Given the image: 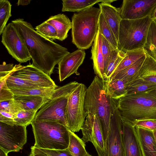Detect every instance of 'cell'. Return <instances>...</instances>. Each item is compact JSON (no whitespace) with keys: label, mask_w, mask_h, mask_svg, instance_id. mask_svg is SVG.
<instances>
[{"label":"cell","mask_w":156,"mask_h":156,"mask_svg":"<svg viewBox=\"0 0 156 156\" xmlns=\"http://www.w3.org/2000/svg\"><path fill=\"white\" fill-rule=\"evenodd\" d=\"M12 22L26 42L32 65L50 76L55 66L70 53L68 49L40 34L30 23L23 19Z\"/></svg>","instance_id":"1"},{"label":"cell","mask_w":156,"mask_h":156,"mask_svg":"<svg viewBox=\"0 0 156 156\" xmlns=\"http://www.w3.org/2000/svg\"><path fill=\"white\" fill-rule=\"evenodd\" d=\"M112 99L107 93L104 80L96 76L87 88L84 102L86 116L96 114L100 120L105 144L110 130Z\"/></svg>","instance_id":"2"},{"label":"cell","mask_w":156,"mask_h":156,"mask_svg":"<svg viewBox=\"0 0 156 156\" xmlns=\"http://www.w3.org/2000/svg\"><path fill=\"white\" fill-rule=\"evenodd\" d=\"M117 107L122 120L128 123L156 120V97L149 93L126 94L117 100Z\"/></svg>","instance_id":"3"},{"label":"cell","mask_w":156,"mask_h":156,"mask_svg":"<svg viewBox=\"0 0 156 156\" xmlns=\"http://www.w3.org/2000/svg\"><path fill=\"white\" fill-rule=\"evenodd\" d=\"M99 8L91 7L74 13L72 17V42L79 49L90 48L99 29Z\"/></svg>","instance_id":"4"},{"label":"cell","mask_w":156,"mask_h":156,"mask_svg":"<svg viewBox=\"0 0 156 156\" xmlns=\"http://www.w3.org/2000/svg\"><path fill=\"white\" fill-rule=\"evenodd\" d=\"M31 125L35 139L34 147L57 150L68 147L69 129L65 126L55 121L34 120Z\"/></svg>","instance_id":"5"},{"label":"cell","mask_w":156,"mask_h":156,"mask_svg":"<svg viewBox=\"0 0 156 156\" xmlns=\"http://www.w3.org/2000/svg\"><path fill=\"white\" fill-rule=\"evenodd\" d=\"M152 20L149 16L135 20L122 19L118 41L119 50L126 53L143 48Z\"/></svg>","instance_id":"6"},{"label":"cell","mask_w":156,"mask_h":156,"mask_svg":"<svg viewBox=\"0 0 156 156\" xmlns=\"http://www.w3.org/2000/svg\"><path fill=\"white\" fill-rule=\"evenodd\" d=\"M87 88L80 83L71 94L68 101L66 115L69 129L78 132L83 125L86 117L84 102Z\"/></svg>","instance_id":"7"},{"label":"cell","mask_w":156,"mask_h":156,"mask_svg":"<svg viewBox=\"0 0 156 156\" xmlns=\"http://www.w3.org/2000/svg\"><path fill=\"white\" fill-rule=\"evenodd\" d=\"M71 93L61 95L53 93L50 99L37 112L33 120L55 121L68 128L66 112L68 99Z\"/></svg>","instance_id":"8"},{"label":"cell","mask_w":156,"mask_h":156,"mask_svg":"<svg viewBox=\"0 0 156 156\" xmlns=\"http://www.w3.org/2000/svg\"><path fill=\"white\" fill-rule=\"evenodd\" d=\"M2 34L1 42L13 58L20 63L31 59L25 42L12 22L6 25Z\"/></svg>","instance_id":"9"},{"label":"cell","mask_w":156,"mask_h":156,"mask_svg":"<svg viewBox=\"0 0 156 156\" xmlns=\"http://www.w3.org/2000/svg\"><path fill=\"white\" fill-rule=\"evenodd\" d=\"M27 127L0 122V148L8 154L22 150L27 142Z\"/></svg>","instance_id":"10"},{"label":"cell","mask_w":156,"mask_h":156,"mask_svg":"<svg viewBox=\"0 0 156 156\" xmlns=\"http://www.w3.org/2000/svg\"><path fill=\"white\" fill-rule=\"evenodd\" d=\"M122 129V117L117 107V100L113 99L110 128L105 144L106 156H124Z\"/></svg>","instance_id":"11"},{"label":"cell","mask_w":156,"mask_h":156,"mask_svg":"<svg viewBox=\"0 0 156 156\" xmlns=\"http://www.w3.org/2000/svg\"><path fill=\"white\" fill-rule=\"evenodd\" d=\"M81 130L83 134L81 139L85 143L91 142L98 156H106L103 131L98 116L93 114L88 115Z\"/></svg>","instance_id":"12"},{"label":"cell","mask_w":156,"mask_h":156,"mask_svg":"<svg viewBox=\"0 0 156 156\" xmlns=\"http://www.w3.org/2000/svg\"><path fill=\"white\" fill-rule=\"evenodd\" d=\"M156 6V0H124L117 8L122 19L135 20L150 16Z\"/></svg>","instance_id":"13"},{"label":"cell","mask_w":156,"mask_h":156,"mask_svg":"<svg viewBox=\"0 0 156 156\" xmlns=\"http://www.w3.org/2000/svg\"><path fill=\"white\" fill-rule=\"evenodd\" d=\"M12 75L29 81L42 88L57 86L50 76L32 64L25 66L21 65Z\"/></svg>","instance_id":"14"},{"label":"cell","mask_w":156,"mask_h":156,"mask_svg":"<svg viewBox=\"0 0 156 156\" xmlns=\"http://www.w3.org/2000/svg\"><path fill=\"white\" fill-rule=\"evenodd\" d=\"M84 50L78 49L65 56L58 64L59 78L62 82L76 73L84 60Z\"/></svg>","instance_id":"15"},{"label":"cell","mask_w":156,"mask_h":156,"mask_svg":"<svg viewBox=\"0 0 156 156\" xmlns=\"http://www.w3.org/2000/svg\"><path fill=\"white\" fill-rule=\"evenodd\" d=\"M122 121L124 156H142L135 126Z\"/></svg>","instance_id":"16"},{"label":"cell","mask_w":156,"mask_h":156,"mask_svg":"<svg viewBox=\"0 0 156 156\" xmlns=\"http://www.w3.org/2000/svg\"><path fill=\"white\" fill-rule=\"evenodd\" d=\"M142 156H156V142L153 131L135 126Z\"/></svg>","instance_id":"17"},{"label":"cell","mask_w":156,"mask_h":156,"mask_svg":"<svg viewBox=\"0 0 156 156\" xmlns=\"http://www.w3.org/2000/svg\"><path fill=\"white\" fill-rule=\"evenodd\" d=\"M101 34L98 29L91 49V59L93 60L94 73L99 78L104 80L106 70L101 46Z\"/></svg>","instance_id":"18"},{"label":"cell","mask_w":156,"mask_h":156,"mask_svg":"<svg viewBox=\"0 0 156 156\" xmlns=\"http://www.w3.org/2000/svg\"><path fill=\"white\" fill-rule=\"evenodd\" d=\"M101 12L105 21L112 28L118 41L119 27L122 20L117 8L111 4L101 2L98 4Z\"/></svg>","instance_id":"19"},{"label":"cell","mask_w":156,"mask_h":156,"mask_svg":"<svg viewBox=\"0 0 156 156\" xmlns=\"http://www.w3.org/2000/svg\"><path fill=\"white\" fill-rule=\"evenodd\" d=\"M56 29L58 33L57 39L62 41L68 37V33L72 28V24L69 19L63 14L51 16L45 21Z\"/></svg>","instance_id":"20"},{"label":"cell","mask_w":156,"mask_h":156,"mask_svg":"<svg viewBox=\"0 0 156 156\" xmlns=\"http://www.w3.org/2000/svg\"><path fill=\"white\" fill-rule=\"evenodd\" d=\"M13 99L22 110L37 112L50 99L31 95L14 96Z\"/></svg>","instance_id":"21"},{"label":"cell","mask_w":156,"mask_h":156,"mask_svg":"<svg viewBox=\"0 0 156 156\" xmlns=\"http://www.w3.org/2000/svg\"><path fill=\"white\" fill-rule=\"evenodd\" d=\"M146 57V54L143 55L133 64L121 71L110 80L114 79L122 80L127 86L129 83L138 77V73Z\"/></svg>","instance_id":"22"},{"label":"cell","mask_w":156,"mask_h":156,"mask_svg":"<svg viewBox=\"0 0 156 156\" xmlns=\"http://www.w3.org/2000/svg\"><path fill=\"white\" fill-rule=\"evenodd\" d=\"M104 80L107 93L111 98L118 100L127 94V86L123 80L119 79Z\"/></svg>","instance_id":"23"},{"label":"cell","mask_w":156,"mask_h":156,"mask_svg":"<svg viewBox=\"0 0 156 156\" xmlns=\"http://www.w3.org/2000/svg\"><path fill=\"white\" fill-rule=\"evenodd\" d=\"M146 55L144 61L138 73L137 77L156 83V61Z\"/></svg>","instance_id":"24"},{"label":"cell","mask_w":156,"mask_h":156,"mask_svg":"<svg viewBox=\"0 0 156 156\" xmlns=\"http://www.w3.org/2000/svg\"><path fill=\"white\" fill-rule=\"evenodd\" d=\"M105 0H63L62 11L79 12L92 7L95 4L103 2Z\"/></svg>","instance_id":"25"},{"label":"cell","mask_w":156,"mask_h":156,"mask_svg":"<svg viewBox=\"0 0 156 156\" xmlns=\"http://www.w3.org/2000/svg\"><path fill=\"white\" fill-rule=\"evenodd\" d=\"M145 55L146 54L143 48L126 52L124 57L113 73L108 81L112 79L121 71L129 66Z\"/></svg>","instance_id":"26"},{"label":"cell","mask_w":156,"mask_h":156,"mask_svg":"<svg viewBox=\"0 0 156 156\" xmlns=\"http://www.w3.org/2000/svg\"><path fill=\"white\" fill-rule=\"evenodd\" d=\"M156 89V83L137 78L127 85V94L148 93Z\"/></svg>","instance_id":"27"},{"label":"cell","mask_w":156,"mask_h":156,"mask_svg":"<svg viewBox=\"0 0 156 156\" xmlns=\"http://www.w3.org/2000/svg\"><path fill=\"white\" fill-rule=\"evenodd\" d=\"M143 49L146 55L156 61V20L151 23Z\"/></svg>","instance_id":"28"},{"label":"cell","mask_w":156,"mask_h":156,"mask_svg":"<svg viewBox=\"0 0 156 156\" xmlns=\"http://www.w3.org/2000/svg\"><path fill=\"white\" fill-rule=\"evenodd\" d=\"M57 86L48 88H40L27 89H11L14 96H40L50 99Z\"/></svg>","instance_id":"29"},{"label":"cell","mask_w":156,"mask_h":156,"mask_svg":"<svg viewBox=\"0 0 156 156\" xmlns=\"http://www.w3.org/2000/svg\"><path fill=\"white\" fill-rule=\"evenodd\" d=\"M69 140L68 148L73 156H85L88 153L84 141L74 133L69 130Z\"/></svg>","instance_id":"30"},{"label":"cell","mask_w":156,"mask_h":156,"mask_svg":"<svg viewBox=\"0 0 156 156\" xmlns=\"http://www.w3.org/2000/svg\"><path fill=\"white\" fill-rule=\"evenodd\" d=\"M99 30L104 37L115 49H118V41L112 28L101 12L99 20Z\"/></svg>","instance_id":"31"},{"label":"cell","mask_w":156,"mask_h":156,"mask_svg":"<svg viewBox=\"0 0 156 156\" xmlns=\"http://www.w3.org/2000/svg\"><path fill=\"white\" fill-rule=\"evenodd\" d=\"M6 83L10 89H27L42 88L29 81L13 76L12 75L7 78Z\"/></svg>","instance_id":"32"},{"label":"cell","mask_w":156,"mask_h":156,"mask_svg":"<svg viewBox=\"0 0 156 156\" xmlns=\"http://www.w3.org/2000/svg\"><path fill=\"white\" fill-rule=\"evenodd\" d=\"M125 54V53L119 51L118 49L112 51L111 57L105 73L104 80H109L113 73L124 57Z\"/></svg>","instance_id":"33"},{"label":"cell","mask_w":156,"mask_h":156,"mask_svg":"<svg viewBox=\"0 0 156 156\" xmlns=\"http://www.w3.org/2000/svg\"><path fill=\"white\" fill-rule=\"evenodd\" d=\"M12 5L7 0H0V35L6 25L9 18L12 16Z\"/></svg>","instance_id":"34"},{"label":"cell","mask_w":156,"mask_h":156,"mask_svg":"<svg viewBox=\"0 0 156 156\" xmlns=\"http://www.w3.org/2000/svg\"><path fill=\"white\" fill-rule=\"evenodd\" d=\"M37 112L22 110L15 114L14 125L27 126L31 124Z\"/></svg>","instance_id":"35"},{"label":"cell","mask_w":156,"mask_h":156,"mask_svg":"<svg viewBox=\"0 0 156 156\" xmlns=\"http://www.w3.org/2000/svg\"><path fill=\"white\" fill-rule=\"evenodd\" d=\"M35 29L38 33L48 39L52 41L57 39L58 33L56 29L45 21L36 26Z\"/></svg>","instance_id":"36"},{"label":"cell","mask_w":156,"mask_h":156,"mask_svg":"<svg viewBox=\"0 0 156 156\" xmlns=\"http://www.w3.org/2000/svg\"><path fill=\"white\" fill-rule=\"evenodd\" d=\"M101 46L106 71L111 57L112 52L115 49L101 34Z\"/></svg>","instance_id":"37"},{"label":"cell","mask_w":156,"mask_h":156,"mask_svg":"<svg viewBox=\"0 0 156 156\" xmlns=\"http://www.w3.org/2000/svg\"><path fill=\"white\" fill-rule=\"evenodd\" d=\"M21 65L20 64L13 66V64H6L3 62L0 65V80L8 77L18 69Z\"/></svg>","instance_id":"38"},{"label":"cell","mask_w":156,"mask_h":156,"mask_svg":"<svg viewBox=\"0 0 156 156\" xmlns=\"http://www.w3.org/2000/svg\"><path fill=\"white\" fill-rule=\"evenodd\" d=\"M0 110L16 114L22 110L14 100L0 101Z\"/></svg>","instance_id":"39"},{"label":"cell","mask_w":156,"mask_h":156,"mask_svg":"<svg viewBox=\"0 0 156 156\" xmlns=\"http://www.w3.org/2000/svg\"><path fill=\"white\" fill-rule=\"evenodd\" d=\"M14 95L8 87L6 80H0V101L12 100Z\"/></svg>","instance_id":"40"},{"label":"cell","mask_w":156,"mask_h":156,"mask_svg":"<svg viewBox=\"0 0 156 156\" xmlns=\"http://www.w3.org/2000/svg\"><path fill=\"white\" fill-rule=\"evenodd\" d=\"M131 124L135 126L141 127L153 131L156 129V120H137L133 122Z\"/></svg>","instance_id":"41"},{"label":"cell","mask_w":156,"mask_h":156,"mask_svg":"<svg viewBox=\"0 0 156 156\" xmlns=\"http://www.w3.org/2000/svg\"><path fill=\"white\" fill-rule=\"evenodd\" d=\"M39 149L49 156H73L68 148L63 150Z\"/></svg>","instance_id":"42"},{"label":"cell","mask_w":156,"mask_h":156,"mask_svg":"<svg viewBox=\"0 0 156 156\" xmlns=\"http://www.w3.org/2000/svg\"><path fill=\"white\" fill-rule=\"evenodd\" d=\"M15 114L11 112L0 110V122L11 125H14Z\"/></svg>","instance_id":"43"},{"label":"cell","mask_w":156,"mask_h":156,"mask_svg":"<svg viewBox=\"0 0 156 156\" xmlns=\"http://www.w3.org/2000/svg\"><path fill=\"white\" fill-rule=\"evenodd\" d=\"M29 156H49L39 149L32 146Z\"/></svg>","instance_id":"44"},{"label":"cell","mask_w":156,"mask_h":156,"mask_svg":"<svg viewBox=\"0 0 156 156\" xmlns=\"http://www.w3.org/2000/svg\"><path fill=\"white\" fill-rule=\"evenodd\" d=\"M30 0H19L18 1L17 4L18 6L27 5L30 3Z\"/></svg>","instance_id":"45"},{"label":"cell","mask_w":156,"mask_h":156,"mask_svg":"<svg viewBox=\"0 0 156 156\" xmlns=\"http://www.w3.org/2000/svg\"><path fill=\"white\" fill-rule=\"evenodd\" d=\"M150 17L152 20H156V6L154 9Z\"/></svg>","instance_id":"46"},{"label":"cell","mask_w":156,"mask_h":156,"mask_svg":"<svg viewBox=\"0 0 156 156\" xmlns=\"http://www.w3.org/2000/svg\"><path fill=\"white\" fill-rule=\"evenodd\" d=\"M0 156H9L8 153L5 152L2 148H0Z\"/></svg>","instance_id":"47"},{"label":"cell","mask_w":156,"mask_h":156,"mask_svg":"<svg viewBox=\"0 0 156 156\" xmlns=\"http://www.w3.org/2000/svg\"><path fill=\"white\" fill-rule=\"evenodd\" d=\"M148 93L153 95L156 97V89L150 91L148 92Z\"/></svg>","instance_id":"48"},{"label":"cell","mask_w":156,"mask_h":156,"mask_svg":"<svg viewBox=\"0 0 156 156\" xmlns=\"http://www.w3.org/2000/svg\"><path fill=\"white\" fill-rule=\"evenodd\" d=\"M153 131L155 139V141L156 142V129Z\"/></svg>","instance_id":"49"},{"label":"cell","mask_w":156,"mask_h":156,"mask_svg":"<svg viewBox=\"0 0 156 156\" xmlns=\"http://www.w3.org/2000/svg\"><path fill=\"white\" fill-rule=\"evenodd\" d=\"M85 156H92V155H91L90 154H88V153L86 155H85Z\"/></svg>","instance_id":"50"}]
</instances>
